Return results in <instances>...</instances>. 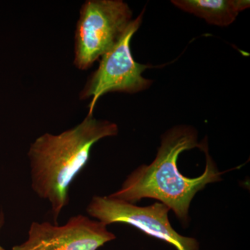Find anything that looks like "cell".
Masks as SVG:
<instances>
[{
    "label": "cell",
    "instance_id": "1",
    "mask_svg": "<svg viewBox=\"0 0 250 250\" xmlns=\"http://www.w3.org/2000/svg\"><path fill=\"white\" fill-rule=\"evenodd\" d=\"M223 173L208 154L207 144L198 143L196 130L179 125L162 136L152 164L139 166L118 191L108 196L131 204L143 198L155 199L187 224L197 192L221 180Z\"/></svg>",
    "mask_w": 250,
    "mask_h": 250
},
{
    "label": "cell",
    "instance_id": "2",
    "mask_svg": "<svg viewBox=\"0 0 250 250\" xmlns=\"http://www.w3.org/2000/svg\"><path fill=\"white\" fill-rule=\"evenodd\" d=\"M118 131L116 123L87 115L75 127L58 135L47 133L31 143L27 154L31 188L49 202L55 225L68 205L70 186L86 166L94 145Z\"/></svg>",
    "mask_w": 250,
    "mask_h": 250
},
{
    "label": "cell",
    "instance_id": "3",
    "mask_svg": "<svg viewBox=\"0 0 250 250\" xmlns=\"http://www.w3.org/2000/svg\"><path fill=\"white\" fill-rule=\"evenodd\" d=\"M132 16L122 0L85 1L77 23L74 65L81 70L90 68L121 39Z\"/></svg>",
    "mask_w": 250,
    "mask_h": 250
},
{
    "label": "cell",
    "instance_id": "4",
    "mask_svg": "<svg viewBox=\"0 0 250 250\" xmlns=\"http://www.w3.org/2000/svg\"><path fill=\"white\" fill-rule=\"evenodd\" d=\"M146 9L133 20L118 42L100 59L98 68L91 74L80 94L81 100L90 99L88 115H93L99 99L109 93H137L147 90L152 80L143 76L152 65L139 63L131 53V39L141 27Z\"/></svg>",
    "mask_w": 250,
    "mask_h": 250
},
{
    "label": "cell",
    "instance_id": "5",
    "mask_svg": "<svg viewBox=\"0 0 250 250\" xmlns=\"http://www.w3.org/2000/svg\"><path fill=\"white\" fill-rule=\"evenodd\" d=\"M170 209L156 202L148 207H138L109 196H94L86 208L90 216L105 225L125 223L143 232L165 241L177 250H199L195 238L182 236L172 228L168 218Z\"/></svg>",
    "mask_w": 250,
    "mask_h": 250
},
{
    "label": "cell",
    "instance_id": "6",
    "mask_svg": "<svg viewBox=\"0 0 250 250\" xmlns=\"http://www.w3.org/2000/svg\"><path fill=\"white\" fill-rule=\"evenodd\" d=\"M116 238L104 224L77 215L62 226L34 222L27 241L12 250H98Z\"/></svg>",
    "mask_w": 250,
    "mask_h": 250
},
{
    "label": "cell",
    "instance_id": "7",
    "mask_svg": "<svg viewBox=\"0 0 250 250\" xmlns=\"http://www.w3.org/2000/svg\"><path fill=\"white\" fill-rule=\"evenodd\" d=\"M179 9L218 27H228L250 6L249 0H172Z\"/></svg>",
    "mask_w": 250,
    "mask_h": 250
},
{
    "label": "cell",
    "instance_id": "8",
    "mask_svg": "<svg viewBox=\"0 0 250 250\" xmlns=\"http://www.w3.org/2000/svg\"><path fill=\"white\" fill-rule=\"evenodd\" d=\"M3 223H4V216L3 215H0V229H1V227H2ZM0 250H6L2 247L0 246Z\"/></svg>",
    "mask_w": 250,
    "mask_h": 250
}]
</instances>
